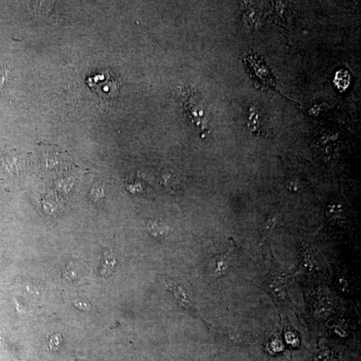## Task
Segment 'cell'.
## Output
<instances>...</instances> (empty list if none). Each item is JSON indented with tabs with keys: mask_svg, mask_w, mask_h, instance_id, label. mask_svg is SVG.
I'll use <instances>...</instances> for the list:
<instances>
[{
	"mask_svg": "<svg viewBox=\"0 0 361 361\" xmlns=\"http://www.w3.org/2000/svg\"><path fill=\"white\" fill-rule=\"evenodd\" d=\"M88 82V85L94 88V89L99 92L107 93L112 91V89H116V84L109 73H107V75H99L90 78Z\"/></svg>",
	"mask_w": 361,
	"mask_h": 361,
	"instance_id": "1",
	"label": "cell"
},
{
	"mask_svg": "<svg viewBox=\"0 0 361 361\" xmlns=\"http://www.w3.org/2000/svg\"><path fill=\"white\" fill-rule=\"evenodd\" d=\"M267 287L270 293L278 300H284L286 297V291L284 283L280 280V276H272L268 279Z\"/></svg>",
	"mask_w": 361,
	"mask_h": 361,
	"instance_id": "2",
	"label": "cell"
},
{
	"mask_svg": "<svg viewBox=\"0 0 361 361\" xmlns=\"http://www.w3.org/2000/svg\"><path fill=\"white\" fill-rule=\"evenodd\" d=\"M148 232L155 237H165L168 234L170 228L165 222L161 220H148L146 222Z\"/></svg>",
	"mask_w": 361,
	"mask_h": 361,
	"instance_id": "3",
	"label": "cell"
},
{
	"mask_svg": "<svg viewBox=\"0 0 361 361\" xmlns=\"http://www.w3.org/2000/svg\"><path fill=\"white\" fill-rule=\"evenodd\" d=\"M116 259L114 254L109 251L104 252L102 261V269L101 270V276L104 278H109L113 273L115 269Z\"/></svg>",
	"mask_w": 361,
	"mask_h": 361,
	"instance_id": "4",
	"label": "cell"
},
{
	"mask_svg": "<svg viewBox=\"0 0 361 361\" xmlns=\"http://www.w3.org/2000/svg\"><path fill=\"white\" fill-rule=\"evenodd\" d=\"M105 198V192L102 185L100 183L94 184L89 194V201L94 204H100Z\"/></svg>",
	"mask_w": 361,
	"mask_h": 361,
	"instance_id": "5",
	"label": "cell"
},
{
	"mask_svg": "<svg viewBox=\"0 0 361 361\" xmlns=\"http://www.w3.org/2000/svg\"><path fill=\"white\" fill-rule=\"evenodd\" d=\"M215 262V274L217 276L222 275L228 269V259L225 256H219L216 258Z\"/></svg>",
	"mask_w": 361,
	"mask_h": 361,
	"instance_id": "6",
	"label": "cell"
},
{
	"mask_svg": "<svg viewBox=\"0 0 361 361\" xmlns=\"http://www.w3.org/2000/svg\"><path fill=\"white\" fill-rule=\"evenodd\" d=\"M315 308L317 312L319 313V315L326 317L330 312V305L326 298H323L316 302Z\"/></svg>",
	"mask_w": 361,
	"mask_h": 361,
	"instance_id": "7",
	"label": "cell"
},
{
	"mask_svg": "<svg viewBox=\"0 0 361 361\" xmlns=\"http://www.w3.org/2000/svg\"><path fill=\"white\" fill-rule=\"evenodd\" d=\"M79 269L75 266L74 263H70L67 266L66 269L64 271V276H66L67 278L70 280H74L77 279L79 276Z\"/></svg>",
	"mask_w": 361,
	"mask_h": 361,
	"instance_id": "8",
	"label": "cell"
},
{
	"mask_svg": "<svg viewBox=\"0 0 361 361\" xmlns=\"http://www.w3.org/2000/svg\"><path fill=\"white\" fill-rule=\"evenodd\" d=\"M336 284L338 286L339 289L344 293H349L350 291V287L349 282L348 280L344 276H339L336 280Z\"/></svg>",
	"mask_w": 361,
	"mask_h": 361,
	"instance_id": "9",
	"label": "cell"
},
{
	"mask_svg": "<svg viewBox=\"0 0 361 361\" xmlns=\"http://www.w3.org/2000/svg\"><path fill=\"white\" fill-rule=\"evenodd\" d=\"M75 306H77L78 308L84 310H89L90 308L89 304L84 301H81V300H77L75 302Z\"/></svg>",
	"mask_w": 361,
	"mask_h": 361,
	"instance_id": "10",
	"label": "cell"
},
{
	"mask_svg": "<svg viewBox=\"0 0 361 361\" xmlns=\"http://www.w3.org/2000/svg\"><path fill=\"white\" fill-rule=\"evenodd\" d=\"M286 339L287 343L293 344V345H295L296 343H298L297 336H295V334L292 333V332H288L286 335Z\"/></svg>",
	"mask_w": 361,
	"mask_h": 361,
	"instance_id": "11",
	"label": "cell"
},
{
	"mask_svg": "<svg viewBox=\"0 0 361 361\" xmlns=\"http://www.w3.org/2000/svg\"><path fill=\"white\" fill-rule=\"evenodd\" d=\"M60 336L58 334H55L51 339V348H56L60 345Z\"/></svg>",
	"mask_w": 361,
	"mask_h": 361,
	"instance_id": "12",
	"label": "cell"
}]
</instances>
